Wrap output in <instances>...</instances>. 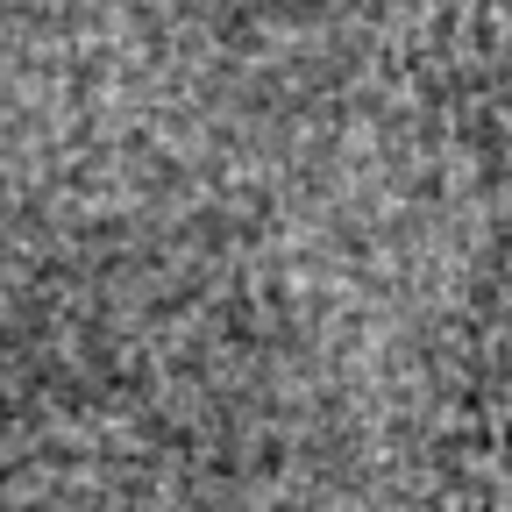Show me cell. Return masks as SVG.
Segmentation results:
<instances>
[{"label": "cell", "mask_w": 512, "mask_h": 512, "mask_svg": "<svg viewBox=\"0 0 512 512\" xmlns=\"http://www.w3.org/2000/svg\"><path fill=\"white\" fill-rule=\"evenodd\" d=\"M491 413H498V463L512 470V377L491 384Z\"/></svg>", "instance_id": "cell-1"}]
</instances>
